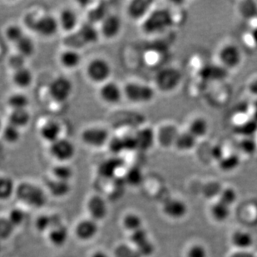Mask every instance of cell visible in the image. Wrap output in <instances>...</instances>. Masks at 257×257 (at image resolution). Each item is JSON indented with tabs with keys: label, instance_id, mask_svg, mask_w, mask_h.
<instances>
[{
	"label": "cell",
	"instance_id": "f5cc1de1",
	"mask_svg": "<svg viewBox=\"0 0 257 257\" xmlns=\"http://www.w3.org/2000/svg\"><path fill=\"white\" fill-rule=\"evenodd\" d=\"M91 257H110L107 252H105L103 250H97L92 253Z\"/></svg>",
	"mask_w": 257,
	"mask_h": 257
},
{
	"label": "cell",
	"instance_id": "74e56055",
	"mask_svg": "<svg viewBox=\"0 0 257 257\" xmlns=\"http://www.w3.org/2000/svg\"><path fill=\"white\" fill-rule=\"evenodd\" d=\"M211 215L214 220L219 222H223L229 218L230 215V206L221 201H216L211 206Z\"/></svg>",
	"mask_w": 257,
	"mask_h": 257
},
{
	"label": "cell",
	"instance_id": "52a82bcc",
	"mask_svg": "<svg viewBox=\"0 0 257 257\" xmlns=\"http://www.w3.org/2000/svg\"><path fill=\"white\" fill-rule=\"evenodd\" d=\"M48 153L55 163H70L77 155V147L71 139L63 137L48 146Z\"/></svg>",
	"mask_w": 257,
	"mask_h": 257
},
{
	"label": "cell",
	"instance_id": "ee69618b",
	"mask_svg": "<svg viewBox=\"0 0 257 257\" xmlns=\"http://www.w3.org/2000/svg\"><path fill=\"white\" fill-rule=\"evenodd\" d=\"M27 59L21 56L20 54H17L16 52H14L13 54H10V57L8 58L7 66L9 69L11 71V73L14 71L18 70L20 68L26 67L27 65Z\"/></svg>",
	"mask_w": 257,
	"mask_h": 257
},
{
	"label": "cell",
	"instance_id": "8d00e7d4",
	"mask_svg": "<svg viewBox=\"0 0 257 257\" xmlns=\"http://www.w3.org/2000/svg\"><path fill=\"white\" fill-rule=\"evenodd\" d=\"M121 224L123 228L130 233L143 228V219L139 214L134 213V212L126 214L122 218Z\"/></svg>",
	"mask_w": 257,
	"mask_h": 257
},
{
	"label": "cell",
	"instance_id": "1f68e13d",
	"mask_svg": "<svg viewBox=\"0 0 257 257\" xmlns=\"http://www.w3.org/2000/svg\"><path fill=\"white\" fill-rule=\"evenodd\" d=\"M75 172L70 163H55L50 169V177L54 179L71 182Z\"/></svg>",
	"mask_w": 257,
	"mask_h": 257
},
{
	"label": "cell",
	"instance_id": "d6a6232c",
	"mask_svg": "<svg viewBox=\"0 0 257 257\" xmlns=\"http://www.w3.org/2000/svg\"><path fill=\"white\" fill-rule=\"evenodd\" d=\"M26 29L20 24L11 23L4 29V36L9 44L15 46L18 42L26 35Z\"/></svg>",
	"mask_w": 257,
	"mask_h": 257
},
{
	"label": "cell",
	"instance_id": "f35d334b",
	"mask_svg": "<svg viewBox=\"0 0 257 257\" xmlns=\"http://www.w3.org/2000/svg\"><path fill=\"white\" fill-rule=\"evenodd\" d=\"M124 182L132 187H139L143 182V174L139 167H131L124 175Z\"/></svg>",
	"mask_w": 257,
	"mask_h": 257
},
{
	"label": "cell",
	"instance_id": "484cf974",
	"mask_svg": "<svg viewBox=\"0 0 257 257\" xmlns=\"http://www.w3.org/2000/svg\"><path fill=\"white\" fill-rule=\"evenodd\" d=\"M48 240L54 247H63L67 244L69 231L67 226L62 223L56 224L47 233Z\"/></svg>",
	"mask_w": 257,
	"mask_h": 257
},
{
	"label": "cell",
	"instance_id": "7c38bea8",
	"mask_svg": "<svg viewBox=\"0 0 257 257\" xmlns=\"http://www.w3.org/2000/svg\"><path fill=\"white\" fill-rule=\"evenodd\" d=\"M64 127L58 119L50 117L42 121L38 128L39 139L49 146L63 138Z\"/></svg>",
	"mask_w": 257,
	"mask_h": 257
},
{
	"label": "cell",
	"instance_id": "4316f807",
	"mask_svg": "<svg viewBox=\"0 0 257 257\" xmlns=\"http://www.w3.org/2000/svg\"><path fill=\"white\" fill-rule=\"evenodd\" d=\"M208 121L202 116H194L190 119L187 123V130L192 136L199 141L207 136L209 133Z\"/></svg>",
	"mask_w": 257,
	"mask_h": 257
},
{
	"label": "cell",
	"instance_id": "681fc988",
	"mask_svg": "<svg viewBox=\"0 0 257 257\" xmlns=\"http://www.w3.org/2000/svg\"><path fill=\"white\" fill-rule=\"evenodd\" d=\"M187 257H207V250L206 247L200 244H195L188 248L187 254Z\"/></svg>",
	"mask_w": 257,
	"mask_h": 257
},
{
	"label": "cell",
	"instance_id": "e575fe53",
	"mask_svg": "<svg viewBox=\"0 0 257 257\" xmlns=\"http://www.w3.org/2000/svg\"><path fill=\"white\" fill-rule=\"evenodd\" d=\"M17 185L12 177L7 175L0 176V201L10 200L15 196Z\"/></svg>",
	"mask_w": 257,
	"mask_h": 257
},
{
	"label": "cell",
	"instance_id": "9c48e42d",
	"mask_svg": "<svg viewBox=\"0 0 257 257\" xmlns=\"http://www.w3.org/2000/svg\"><path fill=\"white\" fill-rule=\"evenodd\" d=\"M32 32L42 39H53L60 32L57 16L50 13L39 14Z\"/></svg>",
	"mask_w": 257,
	"mask_h": 257
},
{
	"label": "cell",
	"instance_id": "7dc6e473",
	"mask_svg": "<svg viewBox=\"0 0 257 257\" xmlns=\"http://www.w3.org/2000/svg\"><path fill=\"white\" fill-rule=\"evenodd\" d=\"M15 226L10 222V220L6 217H0V239L8 240L11 237L15 230Z\"/></svg>",
	"mask_w": 257,
	"mask_h": 257
},
{
	"label": "cell",
	"instance_id": "b9f144b4",
	"mask_svg": "<svg viewBox=\"0 0 257 257\" xmlns=\"http://www.w3.org/2000/svg\"><path fill=\"white\" fill-rule=\"evenodd\" d=\"M240 163V159L235 154L230 155H224L223 158L219 161V168L224 172H231L238 168Z\"/></svg>",
	"mask_w": 257,
	"mask_h": 257
},
{
	"label": "cell",
	"instance_id": "44dd1931",
	"mask_svg": "<svg viewBox=\"0 0 257 257\" xmlns=\"http://www.w3.org/2000/svg\"><path fill=\"white\" fill-rule=\"evenodd\" d=\"M99 232L98 222L92 219H83L78 221L74 228V234L78 240L89 241L94 239Z\"/></svg>",
	"mask_w": 257,
	"mask_h": 257
},
{
	"label": "cell",
	"instance_id": "3957f363",
	"mask_svg": "<svg viewBox=\"0 0 257 257\" xmlns=\"http://www.w3.org/2000/svg\"><path fill=\"white\" fill-rule=\"evenodd\" d=\"M122 88L124 99L132 104H149L156 97L155 87L139 81H128Z\"/></svg>",
	"mask_w": 257,
	"mask_h": 257
},
{
	"label": "cell",
	"instance_id": "4fadbf2b",
	"mask_svg": "<svg viewBox=\"0 0 257 257\" xmlns=\"http://www.w3.org/2000/svg\"><path fill=\"white\" fill-rule=\"evenodd\" d=\"M182 79V74L177 68H162L155 76V88L160 92H169L177 88Z\"/></svg>",
	"mask_w": 257,
	"mask_h": 257
},
{
	"label": "cell",
	"instance_id": "7a4b0ae2",
	"mask_svg": "<svg viewBox=\"0 0 257 257\" xmlns=\"http://www.w3.org/2000/svg\"><path fill=\"white\" fill-rule=\"evenodd\" d=\"M141 24L144 34L154 35L167 31L175 25V22L170 10L166 8H158L153 9Z\"/></svg>",
	"mask_w": 257,
	"mask_h": 257
},
{
	"label": "cell",
	"instance_id": "7bdbcfd3",
	"mask_svg": "<svg viewBox=\"0 0 257 257\" xmlns=\"http://www.w3.org/2000/svg\"><path fill=\"white\" fill-rule=\"evenodd\" d=\"M7 217L10 222L13 224V226H15V228H17L25 223L26 220V213L22 208L15 207L10 210Z\"/></svg>",
	"mask_w": 257,
	"mask_h": 257
},
{
	"label": "cell",
	"instance_id": "ffe728a7",
	"mask_svg": "<svg viewBox=\"0 0 257 257\" xmlns=\"http://www.w3.org/2000/svg\"><path fill=\"white\" fill-rule=\"evenodd\" d=\"M10 80L15 90H20L25 92L34 84L35 77L34 73L29 66L20 68L11 73Z\"/></svg>",
	"mask_w": 257,
	"mask_h": 257
},
{
	"label": "cell",
	"instance_id": "d590c367",
	"mask_svg": "<svg viewBox=\"0 0 257 257\" xmlns=\"http://www.w3.org/2000/svg\"><path fill=\"white\" fill-rule=\"evenodd\" d=\"M120 159L117 157H114L111 159H107L102 163L98 168V172L102 175V177L106 178H113L117 170L121 168V163Z\"/></svg>",
	"mask_w": 257,
	"mask_h": 257
},
{
	"label": "cell",
	"instance_id": "816d5d0a",
	"mask_svg": "<svg viewBox=\"0 0 257 257\" xmlns=\"http://www.w3.org/2000/svg\"><path fill=\"white\" fill-rule=\"evenodd\" d=\"M230 257H255V255L247 252V251H245V250H240L238 252L234 253Z\"/></svg>",
	"mask_w": 257,
	"mask_h": 257
},
{
	"label": "cell",
	"instance_id": "d4e9b609",
	"mask_svg": "<svg viewBox=\"0 0 257 257\" xmlns=\"http://www.w3.org/2000/svg\"><path fill=\"white\" fill-rule=\"evenodd\" d=\"M30 97L24 91L15 90L10 92L5 99V103L9 108V111L14 110L29 109L30 106Z\"/></svg>",
	"mask_w": 257,
	"mask_h": 257
},
{
	"label": "cell",
	"instance_id": "603a6c76",
	"mask_svg": "<svg viewBox=\"0 0 257 257\" xmlns=\"http://www.w3.org/2000/svg\"><path fill=\"white\" fill-rule=\"evenodd\" d=\"M45 189L54 198H64L70 194L73 190L71 182H63L49 177L45 182Z\"/></svg>",
	"mask_w": 257,
	"mask_h": 257
},
{
	"label": "cell",
	"instance_id": "5bb4252c",
	"mask_svg": "<svg viewBox=\"0 0 257 257\" xmlns=\"http://www.w3.org/2000/svg\"><path fill=\"white\" fill-rule=\"evenodd\" d=\"M179 127L172 121H164L155 128L156 143L164 149L174 148L179 134Z\"/></svg>",
	"mask_w": 257,
	"mask_h": 257
},
{
	"label": "cell",
	"instance_id": "9a60e30c",
	"mask_svg": "<svg viewBox=\"0 0 257 257\" xmlns=\"http://www.w3.org/2000/svg\"><path fill=\"white\" fill-rule=\"evenodd\" d=\"M57 19L60 32L65 35L75 33L82 25L78 13L71 7L62 9L57 15Z\"/></svg>",
	"mask_w": 257,
	"mask_h": 257
},
{
	"label": "cell",
	"instance_id": "836d02e7",
	"mask_svg": "<svg viewBox=\"0 0 257 257\" xmlns=\"http://www.w3.org/2000/svg\"><path fill=\"white\" fill-rule=\"evenodd\" d=\"M231 243L235 247L240 249V250H245L253 245L254 238L249 231L235 230L231 235Z\"/></svg>",
	"mask_w": 257,
	"mask_h": 257
},
{
	"label": "cell",
	"instance_id": "f6af8a7d",
	"mask_svg": "<svg viewBox=\"0 0 257 257\" xmlns=\"http://www.w3.org/2000/svg\"><path fill=\"white\" fill-rule=\"evenodd\" d=\"M116 257H142L136 248L128 244H120L114 250Z\"/></svg>",
	"mask_w": 257,
	"mask_h": 257
},
{
	"label": "cell",
	"instance_id": "2e32d148",
	"mask_svg": "<svg viewBox=\"0 0 257 257\" xmlns=\"http://www.w3.org/2000/svg\"><path fill=\"white\" fill-rule=\"evenodd\" d=\"M153 4L149 0H132L126 5V16L132 21L142 23L153 10Z\"/></svg>",
	"mask_w": 257,
	"mask_h": 257
},
{
	"label": "cell",
	"instance_id": "bcb514c9",
	"mask_svg": "<svg viewBox=\"0 0 257 257\" xmlns=\"http://www.w3.org/2000/svg\"><path fill=\"white\" fill-rule=\"evenodd\" d=\"M129 240H130L131 245L136 248L147 242L150 239L148 236V231L145 229L142 228L140 230L134 231V232L130 233Z\"/></svg>",
	"mask_w": 257,
	"mask_h": 257
},
{
	"label": "cell",
	"instance_id": "f546056e",
	"mask_svg": "<svg viewBox=\"0 0 257 257\" xmlns=\"http://www.w3.org/2000/svg\"><path fill=\"white\" fill-rule=\"evenodd\" d=\"M14 48H15V52L26 58L27 60L32 57H34L36 54V42L29 34H26L21 40L18 42Z\"/></svg>",
	"mask_w": 257,
	"mask_h": 257
},
{
	"label": "cell",
	"instance_id": "f1b7e54d",
	"mask_svg": "<svg viewBox=\"0 0 257 257\" xmlns=\"http://www.w3.org/2000/svg\"><path fill=\"white\" fill-rule=\"evenodd\" d=\"M23 131L11 124L5 122L0 132V140L8 146H16L22 139Z\"/></svg>",
	"mask_w": 257,
	"mask_h": 257
},
{
	"label": "cell",
	"instance_id": "e0dca14e",
	"mask_svg": "<svg viewBox=\"0 0 257 257\" xmlns=\"http://www.w3.org/2000/svg\"><path fill=\"white\" fill-rule=\"evenodd\" d=\"M134 139L137 150L148 152L153 148L156 143L155 128L150 126H140L134 132Z\"/></svg>",
	"mask_w": 257,
	"mask_h": 257
},
{
	"label": "cell",
	"instance_id": "c3c4849f",
	"mask_svg": "<svg viewBox=\"0 0 257 257\" xmlns=\"http://www.w3.org/2000/svg\"><path fill=\"white\" fill-rule=\"evenodd\" d=\"M236 199H237V194L232 187H226L225 189L221 190V192L219 194L218 201L229 206L235 203Z\"/></svg>",
	"mask_w": 257,
	"mask_h": 257
},
{
	"label": "cell",
	"instance_id": "83f0119b",
	"mask_svg": "<svg viewBox=\"0 0 257 257\" xmlns=\"http://www.w3.org/2000/svg\"><path fill=\"white\" fill-rule=\"evenodd\" d=\"M32 118L33 116L31 111L29 109L14 110L9 112L6 122L16 126L23 131L30 125Z\"/></svg>",
	"mask_w": 257,
	"mask_h": 257
},
{
	"label": "cell",
	"instance_id": "ab89813d",
	"mask_svg": "<svg viewBox=\"0 0 257 257\" xmlns=\"http://www.w3.org/2000/svg\"><path fill=\"white\" fill-rule=\"evenodd\" d=\"M55 225L54 216L42 214L37 217L34 221V227L39 233H48L49 230Z\"/></svg>",
	"mask_w": 257,
	"mask_h": 257
},
{
	"label": "cell",
	"instance_id": "ba28073f",
	"mask_svg": "<svg viewBox=\"0 0 257 257\" xmlns=\"http://www.w3.org/2000/svg\"><path fill=\"white\" fill-rule=\"evenodd\" d=\"M217 59L219 65L226 70L235 69L242 62V52L235 43H224L217 51Z\"/></svg>",
	"mask_w": 257,
	"mask_h": 257
},
{
	"label": "cell",
	"instance_id": "60d3db41",
	"mask_svg": "<svg viewBox=\"0 0 257 257\" xmlns=\"http://www.w3.org/2000/svg\"><path fill=\"white\" fill-rule=\"evenodd\" d=\"M106 148H107L114 157H118L120 154L126 151V143L123 137L119 135L112 136Z\"/></svg>",
	"mask_w": 257,
	"mask_h": 257
},
{
	"label": "cell",
	"instance_id": "277c9868",
	"mask_svg": "<svg viewBox=\"0 0 257 257\" xmlns=\"http://www.w3.org/2000/svg\"><path fill=\"white\" fill-rule=\"evenodd\" d=\"M112 136L107 126L101 124H92L82 129L79 134V139L86 148L100 150L107 148Z\"/></svg>",
	"mask_w": 257,
	"mask_h": 257
},
{
	"label": "cell",
	"instance_id": "4dcf8cb0",
	"mask_svg": "<svg viewBox=\"0 0 257 257\" xmlns=\"http://www.w3.org/2000/svg\"><path fill=\"white\" fill-rule=\"evenodd\" d=\"M197 142L198 140L186 129L183 131L181 130L175 143L174 148L180 153H189L196 148Z\"/></svg>",
	"mask_w": 257,
	"mask_h": 257
},
{
	"label": "cell",
	"instance_id": "8fae6325",
	"mask_svg": "<svg viewBox=\"0 0 257 257\" xmlns=\"http://www.w3.org/2000/svg\"><path fill=\"white\" fill-rule=\"evenodd\" d=\"M101 39L106 41L116 40L121 35L123 29V21L121 16L115 13H109L97 25Z\"/></svg>",
	"mask_w": 257,
	"mask_h": 257
},
{
	"label": "cell",
	"instance_id": "f907efd6",
	"mask_svg": "<svg viewBox=\"0 0 257 257\" xmlns=\"http://www.w3.org/2000/svg\"><path fill=\"white\" fill-rule=\"evenodd\" d=\"M245 42L250 48L257 50V23L252 25L248 34H245Z\"/></svg>",
	"mask_w": 257,
	"mask_h": 257
},
{
	"label": "cell",
	"instance_id": "8992f818",
	"mask_svg": "<svg viewBox=\"0 0 257 257\" xmlns=\"http://www.w3.org/2000/svg\"><path fill=\"white\" fill-rule=\"evenodd\" d=\"M75 90L73 81L66 75H58L49 82L47 87L48 95L52 102L65 104L73 97Z\"/></svg>",
	"mask_w": 257,
	"mask_h": 257
},
{
	"label": "cell",
	"instance_id": "db71d44e",
	"mask_svg": "<svg viewBox=\"0 0 257 257\" xmlns=\"http://www.w3.org/2000/svg\"><path fill=\"white\" fill-rule=\"evenodd\" d=\"M4 124H5V122H3L2 120L0 118V132H1V129H2Z\"/></svg>",
	"mask_w": 257,
	"mask_h": 257
},
{
	"label": "cell",
	"instance_id": "d6986e66",
	"mask_svg": "<svg viewBox=\"0 0 257 257\" xmlns=\"http://www.w3.org/2000/svg\"><path fill=\"white\" fill-rule=\"evenodd\" d=\"M87 211L90 218L94 221H103L108 215V205L106 200L99 195L90 197L87 202Z\"/></svg>",
	"mask_w": 257,
	"mask_h": 257
},
{
	"label": "cell",
	"instance_id": "5b68a950",
	"mask_svg": "<svg viewBox=\"0 0 257 257\" xmlns=\"http://www.w3.org/2000/svg\"><path fill=\"white\" fill-rule=\"evenodd\" d=\"M112 66L107 58L94 57L91 58L85 67V76L87 81L93 85H102L112 80Z\"/></svg>",
	"mask_w": 257,
	"mask_h": 257
},
{
	"label": "cell",
	"instance_id": "ac0fdd59",
	"mask_svg": "<svg viewBox=\"0 0 257 257\" xmlns=\"http://www.w3.org/2000/svg\"><path fill=\"white\" fill-rule=\"evenodd\" d=\"M58 62L61 68L71 72L80 67L83 63V56L79 50L64 48L58 54Z\"/></svg>",
	"mask_w": 257,
	"mask_h": 257
},
{
	"label": "cell",
	"instance_id": "7402d4cb",
	"mask_svg": "<svg viewBox=\"0 0 257 257\" xmlns=\"http://www.w3.org/2000/svg\"><path fill=\"white\" fill-rule=\"evenodd\" d=\"M76 34L78 35L81 43L83 44V47L96 44L101 39L98 27L91 23L82 24L80 27L76 31Z\"/></svg>",
	"mask_w": 257,
	"mask_h": 257
},
{
	"label": "cell",
	"instance_id": "6da1fadb",
	"mask_svg": "<svg viewBox=\"0 0 257 257\" xmlns=\"http://www.w3.org/2000/svg\"><path fill=\"white\" fill-rule=\"evenodd\" d=\"M15 196L21 202L32 208H43L48 202L46 189L29 181L21 182L17 185Z\"/></svg>",
	"mask_w": 257,
	"mask_h": 257
},
{
	"label": "cell",
	"instance_id": "cb8c5ba5",
	"mask_svg": "<svg viewBox=\"0 0 257 257\" xmlns=\"http://www.w3.org/2000/svg\"><path fill=\"white\" fill-rule=\"evenodd\" d=\"M163 213L169 218L178 220L187 213V206L184 201L177 198L166 200L163 206Z\"/></svg>",
	"mask_w": 257,
	"mask_h": 257
},
{
	"label": "cell",
	"instance_id": "30bf717a",
	"mask_svg": "<svg viewBox=\"0 0 257 257\" xmlns=\"http://www.w3.org/2000/svg\"><path fill=\"white\" fill-rule=\"evenodd\" d=\"M97 96L100 101L108 107H116L124 100L122 86L110 80L98 87Z\"/></svg>",
	"mask_w": 257,
	"mask_h": 257
}]
</instances>
